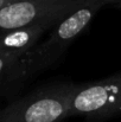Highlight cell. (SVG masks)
Listing matches in <instances>:
<instances>
[{
	"label": "cell",
	"mask_w": 121,
	"mask_h": 122,
	"mask_svg": "<svg viewBox=\"0 0 121 122\" xmlns=\"http://www.w3.org/2000/svg\"><path fill=\"white\" fill-rule=\"evenodd\" d=\"M118 1H120V0H109V2H110V4H116Z\"/></svg>",
	"instance_id": "ba28073f"
},
{
	"label": "cell",
	"mask_w": 121,
	"mask_h": 122,
	"mask_svg": "<svg viewBox=\"0 0 121 122\" xmlns=\"http://www.w3.org/2000/svg\"><path fill=\"white\" fill-rule=\"evenodd\" d=\"M118 114H121V71L100 81L75 84L70 116L105 121Z\"/></svg>",
	"instance_id": "3957f363"
},
{
	"label": "cell",
	"mask_w": 121,
	"mask_h": 122,
	"mask_svg": "<svg viewBox=\"0 0 121 122\" xmlns=\"http://www.w3.org/2000/svg\"><path fill=\"white\" fill-rule=\"evenodd\" d=\"M12 1H14V0H12Z\"/></svg>",
	"instance_id": "30bf717a"
},
{
	"label": "cell",
	"mask_w": 121,
	"mask_h": 122,
	"mask_svg": "<svg viewBox=\"0 0 121 122\" xmlns=\"http://www.w3.org/2000/svg\"><path fill=\"white\" fill-rule=\"evenodd\" d=\"M108 4H110L109 0H91L82 5L58 21L42 44H37L31 51L21 55V65L26 78L55 65L96 13Z\"/></svg>",
	"instance_id": "6da1fadb"
},
{
	"label": "cell",
	"mask_w": 121,
	"mask_h": 122,
	"mask_svg": "<svg viewBox=\"0 0 121 122\" xmlns=\"http://www.w3.org/2000/svg\"><path fill=\"white\" fill-rule=\"evenodd\" d=\"M91 0H14L0 8V33L39 23L57 24Z\"/></svg>",
	"instance_id": "277c9868"
},
{
	"label": "cell",
	"mask_w": 121,
	"mask_h": 122,
	"mask_svg": "<svg viewBox=\"0 0 121 122\" xmlns=\"http://www.w3.org/2000/svg\"><path fill=\"white\" fill-rule=\"evenodd\" d=\"M10 1H12V0H0V8H1L2 6H5L6 4H8Z\"/></svg>",
	"instance_id": "52a82bcc"
},
{
	"label": "cell",
	"mask_w": 121,
	"mask_h": 122,
	"mask_svg": "<svg viewBox=\"0 0 121 122\" xmlns=\"http://www.w3.org/2000/svg\"><path fill=\"white\" fill-rule=\"evenodd\" d=\"M116 4H118V5H119V6H120V7H121V0H120V1H118Z\"/></svg>",
	"instance_id": "9c48e42d"
},
{
	"label": "cell",
	"mask_w": 121,
	"mask_h": 122,
	"mask_svg": "<svg viewBox=\"0 0 121 122\" xmlns=\"http://www.w3.org/2000/svg\"><path fill=\"white\" fill-rule=\"evenodd\" d=\"M26 81L20 56L0 53V92Z\"/></svg>",
	"instance_id": "8992f818"
},
{
	"label": "cell",
	"mask_w": 121,
	"mask_h": 122,
	"mask_svg": "<svg viewBox=\"0 0 121 122\" xmlns=\"http://www.w3.org/2000/svg\"><path fill=\"white\" fill-rule=\"evenodd\" d=\"M55 25L51 23H39L0 33V53L21 56L31 51L38 44L42 36Z\"/></svg>",
	"instance_id": "5b68a950"
},
{
	"label": "cell",
	"mask_w": 121,
	"mask_h": 122,
	"mask_svg": "<svg viewBox=\"0 0 121 122\" xmlns=\"http://www.w3.org/2000/svg\"><path fill=\"white\" fill-rule=\"evenodd\" d=\"M74 83L44 86L0 109V122H65Z\"/></svg>",
	"instance_id": "7a4b0ae2"
}]
</instances>
